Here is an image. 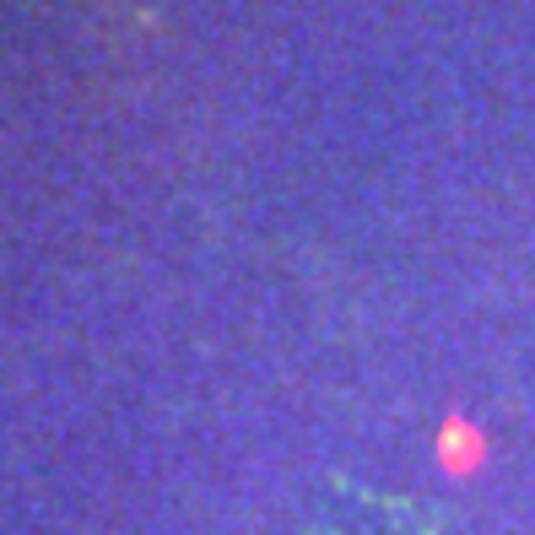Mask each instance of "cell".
I'll list each match as a JSON object with an SVG mask.
<instances>
[{"instance_id":"obj_1","label":"cell","mask_w":535,"mask_h":535,"mask_svg":"<svg viewBox=\"0 0 535 535\" xmlns=\"http://www.w3.org/2000/svg\"><path fill=\"white\" fill-rule=\"evenodd\" d=\"M433 460H438V471H444L449 481H471V476H481V471H487V460H492L487 427L471 422L465 411H449V417L438 422Z\"/></svg>"}]
</instances>
